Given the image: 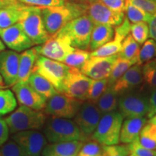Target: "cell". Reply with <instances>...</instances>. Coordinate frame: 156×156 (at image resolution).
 <instances>
[{
	"label": "cell",
	"mask_w": 156,
	"mask_h": 156,
	"mask_svg": "<svg viewBox=\"0 0 156 156\" xmlns=\"http://www.w3.org/2000/svg\"><path fill=\"white\" fill-rule=\"evenodd\" d=\"M40 8L45 28L50 36L73 19L84 15L81 5L77 3L66 2L62 5Z\"/></svg>",
	"instance_id": "1"
},
{
	"label": "cell",
	"mask_w": 156,
	"mask_h": 156,
	"mask_svg": "<svg viewBox=\"0 0 156 156\" xmlns=\"http://www.w3.org/2000/svg\"><path fill=\"white\" fill-rule=\"evenodd\" d=\"M44 126V136L50 143L87 140L76 123L69 119L51 116L46 120Z\"/></svg>",
	"instance_id": "2"
},
{
	"label": "cell",
	"mask_w": 156,
	"mask_h": 156,
	"mask_svg": "<svg viewBox=\"0 0 156 156\" xmlns=\"http://www.w3.org/2000/svg\"><path fill=\"white\" fill-rule=\"evenodd\" d=\"M44 112L35 110L29 107L20 106L10 115L5 119L9 127V132L26 130H36L44 127L46 116Z\"/></svg>",
	"instance_id": "3"
},
{
	"label": "cell",
	"mask_w": 156,
	"mask_h": 156,
	"mask_svg": "<svg viewBox=\"0 0 156 156\" xmlns=\"http://www.w3.org/2000/svg\"><path fill=\"white\" fill-rule=\"evenodd\" d=\"M18 23L34 46L44 44L50 37L45 28L40 7L25 5Z\"/></svg>",
	"instance_id": "4"
},
{
	"label": "cell",
	"mask_w": 156,
	"mask_h": 156,
	"mask_svg": "<svg viewBox=\"0 0 156 156\" xmlns=\"http://www.w3.org/2000/svg\"><path fill=\"white\" fill-rule=\"evenodd\" d=\"M93 26L94 23L90 17L83 15L68 23L58 33L65 36L73 48L87 50L89 48Z\"/></svg>",
	"instance_id": "5"
},
{
	"label": "cell",
	"mask_w": 156,
	"mask_h": 156,
	"mask_svg": "<svg viewBox=\"0 0 156 156\" xmlns=\"http://www.w3.org/2000/svg\"><path fill=\"white\" fill-rule=\"evenodd\" d=\"M123 119L124 117L119 112L114 111L103 114L92 134V139L101 145L119 144Z\"/></svg>",
	"instance_id": "6"
},
{
	"label": "cell",
	"mask_w": 156,
	"mask_h": 156,
	"mask_svg": "<svg viewBox=\"0 0 156 156\" xmlns=\"http://www.w3.org/2000/svg\"><path fill=\"white\" fill-rule=\"evenodd\" d=\"M83 14L90 17L94 24H104L112 26H118L123 22L124 12L115 11L110 9L101 0H85L80 4Z\"/></svg>",
	"instance_id": "7"
},
{
	"label": "cell",
	"mask_w": 156,
	"mask_h": 156,
	"mask_svg": "<svg viewBox=\"0 0 156 156\" xmlns=\"http://www.w3.org/2000/svg\"><path fill=\"white\" fill-rule=\"evenodd\" d=\"M149 96L147 93L135 90L120 95L118 107L125 119L146 116L149 108Z\"/></svg>",
	"instance_id": "8"
},
{
	"label": "cell",
	"mask_w": 156,
	"mask_h": 156,
	"mask_svg": "<svg viewBox=\"0 0 156 156\" xmlns=\"http://www.w3.org/2000/svg\"><path fill=\"white\" fill-rule=\"evenodd\" d=\"M69 67L63 62L39 55L36 58L33 73H36L48 80L58 92L62 93V84Z\"/></svg>",
	"instance_id": "9"
},
{
	"label": "cell",
	"mask_w": 156,
	"mask_h": 156,
	"mask_svg": "<svg viewBox=\"0 0 156 156\" xmlns=\"http://www.w3.org/2000/svg\"><path fill=\"white\" fill-rule=\"evenodd\" d=\"M83 101L57 92L47 99L44 113L51 116L73 119L75 116Z\"/></svg>",
	"instance_id": "10"
},
{
	"label": "cell",
	"mask_w": 156,
	"mask_h": 156,
	"mask_svg": "<svg viewBox=\"0 0 156 156\" xmlns=\"http://www.w3.org/2000/svg\"><path fill=\"white\" fill-rule=\"evenodd\" d=\"M93 79L87 77L77 68L69 67L62 84V93L82 101L87 100V95Z\"/></svg>",
	"instance_id": "11"
},
{
	"label": "cell",
	"mask_w": 156,
	"mask_h": 156,
	"mask_svg": "<svg viewBox=\"0 0 156 156\" xmlns=\"http://www.w3.org/2000/svg\"><path fill=\"white\" fill-rule=\"evenodd\" d=\"M34 48L39 55L61 62H63L70 52L75 50V48L70 45L69 40L58 32L51 36L44 44L38 45Z\"/></svg>",
	"instance_id": "12"
},
{
	"label": "cell",
	"mask_w": 156,
	"mask_h": 156,
	"mask_svg": "<svg viewBox=\"0 0 156 156\" xmlns=\"http://www.w3.org/2000/svg\"><path fill=\"white\" fill-rule=\"evenodd\" d=\"M103 114L96 104L87 101L83 102L74 117V122L82 132L88 137L96 129Z\"/></svg>",
	"instance_id": "13"
},
{
	"label": "cell",
	"mask_w": 156,
	"mask_h": 156,
	"mask_svg": "<svg viewBox=\"0 0 156 156\" xmlns=\"http://www.w3.org/2000/svg\"><path fill=\"white\" fill-rule=\"evenodd\" d=\"M12 139L20 146L26 156H40L48 142L44 134L36 130L16 132Z\"/></svg>",
	"instance_id": "14"
},
{
	"label": "cell",
	"mask_w": 156,
	"mask_h": 156,
	"mask_svg": "<svg viewBox=\"0 0 156 156\" xmlns=\"http://www.w3.org/2000/svg\"><path fill=\"white\" fill-rule=\"evenodd\" d=\"M117 58L118 54L109 56H90L80 70L93 80L108 78Z\"/></svg>",
	"instance_id": "15"
},
{
	"label": "cell",
	"mask_w": 156,
	"mask_h": 156,
	"mask_svg": "<svg viewBox=\"0 0 156 156\" xmlns=\"http://www.w3.org/2000/svg\"><path fill=\"white\" fill-rule=\"evenodd\" d=\"M0 38L7 47L16 52H23L34 46L19 23L0 28Z\"/></svg>",
	"instance_id": "16"
},
{
	"label": "cell",
	"mask_w": 156,
	"mask_h": 156,
	"mask_svg": "<svg viewBox=\"0 0 156 156\" xmlns=\"http://www.w3.org/2000/svg\"><path fill=\"white\" fill-rule=\"evenodd\" d=\"M12 89L21 106L38 111H41L46 106L47 99L37 93L28 82L15 83Z\"/></svg>",
	"instance_id": "17"
},
{
	"label": "cell",
	"mask_w": 156,
	"mask_h": 156,
	"mask_svg": "<svg viewBox=\"0 0 156 156\" xmlns=\"http://www.w3.org/2000/svg\"><path fill=\"white\" fill-rule=\"evenodd\" d=\"M20 54L12 50L0 52V75L5 86L12 87L17 80Z\"/></svg>",
	"instance_id": "18"
},
{
	"label": "cell",
	"mask_w": 156,
	"mask_h": 156,
	"mask_svg": "<svg viewBox=\"0 0 156 156\" xmlns=\"http://www.w3.org/2000/svg\"><path fill=\"white\" fill-rule=\"evenodd\" d=\"M143 81L142 66L135 64L129 68L127 71L112 85L118 95L133 90Z\"/></svg>",
	"instance_id": "19"
},
{
	"label": "cell",
	"mask_w": 156,
	"mask_h": 156,
	"mask_svg": "<svg viewBox=\"0 0 156 156\" xmlns=\"http://www.w3.org/2000/svg\"><path fill=\"white\" fill-rule=\"evenodd\" d=\"M83 144L78 140L50 143L45 146L41 153L43 156H77Z\"/></svg>",
	"instance_id": "20"
},
{
	"label": "cell",
	"mask_w": 156,
	"mask_h": 156,
	"mask_svg": "<svg viewBox=\"0 0 156 156\" xmlns=\"http://www.w3.org/2000/svg\"><path fill=\"white\" fill-rule=\"evenodd\" d=\"M147 119L145 117H134L126 119L122 123L121 129L119 142L124 144H129L139 137L142 127L146 124Z\"/></svg>",
	"instance_id": "21"
},
{
	"label": "cell",
	"mask_w": 156,
	"mask_h": 156,
	"mask_svg": "<svg viewBox=\"0 0 156 156\" xmlns=\"http://www.w3.org/2000/svg\"><path fill=\"white\" fill-rule=\"evenodd\" d=\"M38 56V54L34 48H28L20 54L17 83L28 82L29 77L34 71L35 63Z\"/></svg>",
	"instance_id": "22"
},
{
	"label": "cell",
	"mask_w": 156,
	"mask_h": 156,
	"mask_svg": "<svg viewBox=\"0 0 156 156\" xmlns=\"http://www.w3.org/2000/svg\"><path fill=\"white\" fill-rule=\"evenodd\" d=\"M114 29L113 26L104 24H94L92 30L89 48L91 51L113 40Z\"/></svg>",
	"instance_id": "23"
},
{
	"label": "cell",
	"mask_w": 156,
	"mask_h": 156,
	"mask_svg": "<svg viewBox=\"0 0 156 156\" xmlns=\"http://www.w3.org/2000/svg\"><path fill=\"white\" fill-rule=\"evenodd\" d=\"M25 5L15 2L0 7V28H6L19 22L21 9Z\"/></svg>",
	"instance_id": "24"
},
{
	"label": "cell",
	"mask_w": 156,
	"mask_h": 156,
	"mask_svg": "<svg viewBox=\"0 0 156 156\" xmlns=\"http://www.w3.org/2000/svg\"><path fill=\"white\" fill-rule=\"evenodd\" d=\"M28 83L37 93L46 98V99L49 98L58 92L48 80L36 73L31 74Z\"/></svg>",
	"instance_id": "25"
},
{
	"label": "cell",
	"mask_w": 156,
	"mask_h": 156,
	"mask_svg": "<svg viewBox=\"0 0 156 156\" xmlns=\"http://www.w3.org/2000/svg\"><path fill=\"white\" fill-rule=\"evenodd\" d=\"M118 94L112 86H108L96 103V106L102 114L114 112L118 107Z\"/></svg>",
	"instance_id": "26"
},
{
	"label": "cell",
	"mask_w": 156,
	"mask_h": 156,
	"mask_svg": "<svg viewBox=\"0 0 156 156\" xmlns=\"http://www.w3.org/2000/svg\"><path fill=\"white\" fill-rule=\"evenodd\" d=\"M140 50V44L129 34L122 43V48L118 53V56L124 59L129 60L135 64L137 63Z\"/></svg>",
	"instance_id": "27"
},
{
	"label": "cell",
	"mask_w": 156,
	"mask_h": 156,
	"mask_svg": "<svg viewBox=\"0 0 156 156\" xmlns=\"http://www.w3.org/2000/svg\"><path fill=\"white\" fill-rule=\"evenodd\" d=\"M139 138L143 147L156 151V124L150 123L145 124L140 132Z\"/></svg>",
	"instance_id": "28"
},
{
	"label": "cell",
	"mask_w": 156,
	"mask_h": 156,
	"mask_svg": "<svg viewBox=\"0 0 156 156\" xmlns=\"http://www.w3.org/2000/svg\"><path fill=\"white\" fill-rule=\"evenodd\" d=\"M133 62L129 60L124 59V58L119 57L116 58L111 73L108 77V86H112L114 85L117 80H119L124 73L127 71L129 68L134 65Z\"/></svg>",
	"instance_id": "29"
},
{
	"label": "cell",
	"mask_w": 156,
	"mask_h": 156,
	"mask_svg": "<svg viewBox=\"0 0 156 156\" xmlns=\"http://www.w3.org/2000/svg\"><path fill=\"white\" fill-rule=\"evenodd\" d=\"M90 56V53L87 50L75 48L73 51L70 52L64 59L63 63L69 67L80 69L82 66Z\"/></svg>",
	"instance_id": "30"
},
{
	"label": "cell",
	"mask_w": 156,
	"mask_h": 156,
	"mask_svg": "<svg viewBox=\"0 0 156 156\" xmlns=\"http://www.w3.org/2000/svg\"><path fill=\"white\" fill-rule=\"evenodd\" d=\"M17 106V100L10 90L0 89V115L9 114Z\"/></svg>",
	"instance_id": "31"
},
{
	"label": "cell",
	"mask_w": 156,
	"mask_h": 156,
	"mask_svg": "<svg viewBox=\"0 0 156 156\" xmlns=\"http://www.w3.org/2000/svg\"><path fill=\"white\" fill-rule=\"evenodd\" d=\"M122 43L119 39L114 38L111 41L91 51L90 56H109L117 54L122 48Z\"/></svg>",
	"instance_id": "32"
},
{
	"label": "cell",
	"mask_w": 156,
	"mask_h": 156,
	"mask_svg": "<svg viewBox=\"0 0 156 156\" xmlns=\"http://www.w3.org/2000/svg\"><path fill=\"white\" fill-rule=\"evenodd\" d=\"M124 13H126V18L132 23L139 22L148 23L153 15L129 4H125Z\"/></svg>",
	"instance_id": "33"
},
{
	"label": "cell",
	"mask_w": 156,
	"mask_h": 156,
	"mask_svg": "<svg viewBox=\"0 0 156 156\" xmlns=\"http://www.w3.org/2000/svg\"><path fill=\"white\" fill-rule=\"evenodd\" d=\"M108 87V78L93 80L87 95V100L96 104L98 100Z\"/></svg>",
	"instance_id": "34"
},
{
	"label": "cell",
	"mask_w": 156,
	"mask_h": 156,
	"mask_svg": "<svg viewBox=\"0 0 156 156\" xmlns=\"http://www.w3.org/2000/svg\"><path fill=\"white\" fill-rule=\"evenodd\" d=\"M155 58H156V42L152 38L147 39L143 44L141 49L140 50L138 61L136 64L142 65Z\"/></svg>",
	"instance_id": "35"
},
{
	"label": "cell",
	"mask_w": 156,
	"mask_h": 156,
	"mask_svg": "<svg viewBox=\"0 0 156 156\" xmlns=\"http://www.w3.org/2000/svg\"><path fill=\"white\" fill-rule=\"evenodd\" d=\"M131 36L140 45L143 44L149 38V27L145 22H139L131 25Z\"/></svg>",
	"instance_id": "36"
},
{
	"label": "cell",
	"mask_w": 156,
	"mask_h": 156,
	"mask_svg": "<svg viewBox=\"0 0 156 156\" xmlns=\"http://www.w3.org/2000/svg\"><path fill=\"white\" fill-rule=\"evenodd\" d=\"M142 69L145 83L152 90L156 89V58L145 63Z\"/></svg>",
	"instance_id": "37"
},
{
	"label": "cell",
	"mask_w": 156,
	"mask_h": 156,
	"mask_svg": "<svg viewBox=\"0 0 156 156\" xmlns=\"http://www.w3.org/2000/svg\"><path fill=\"white\" fill-rule=\"evenodd\" d=\"M103 154V145L96 141L83 144L77 156H99Z\"/></svg>",
	"instance_id": "38"
},
{
	"label": "cell",
	"mask_w": 156,
	"mask_h": 156,
	"mask_svg": "<svg viewBox=\"0 0 156 156\" xmlns=\"http://www.w3.org/2000/svg\"><path fill=\"white\" fill-rule=\"evenodd\" d=\"M0 156H26L24 151L14 140H11L0 147Z\"/></svg>",
	"instance_id": "39"
},
{
	"label": "cell",
	"mask_w": 156,
	"mask_h": 156,
	"mask_svg": "<svg viewBox=\"0 0 156 156\" xmlns=\"http://www.w3.org/2000/svg\"><path fill=\"white\" fill-rule=\"evenodd\" d=\"M103 156H129L130 155L127 145H103Z\"/></svg>",
	"instance_id": "40"
},
{
	"label": "cell",
	"mask_w": 156,
	"mask_h": 156,
	"mask_svg": "<svg viewBox=\"0 0 156 156\" xmlns=\"http://www.w3.org/2000/svg\"><path fill=\"white\" fill-rule=\"evenodd\" d=\"M128 147L131 155L136 156H156V151L147 149L143 147L140 142V138L137 137L128 144Z\"/></svg>",
	"instance_id": "41"
},
{
	"label": "cell",
	"mask_w": 156,
	"mask_h": 156,
	"mask_svg": "<svg viewBox=\"0 0 156 156\" xmlns=\"http://www.w3.org/2000/svg\"><path fill=\"white\" fill-rule=\"evenodd\" d=\"M16 1L23 5L38 7L62 5L66 3L64 0H16Z\"/></svg>",
	"instance_id": "42"
},
{
	"label": "cell",
	"mask_w": 156,
	"mask_h": 156,
	"mask_svg": "<svg viewBox=\"0 0 156 156\" xmlns=\"http://www.w3.org/2000/svg\"><path fill=\"white\" fill-rule=\"evenodd\" d=\"M125 4H129L151 14L156 12V2L151 0H126Z\"/></svg>",
	"instance_id": "43"
},
{
	"label": "cell",
	"mask_w": 156,
	"mask_h": 156,
	"mask_svg": "<svg viewBox=\"0 0 156 156\" xmlns=\"http://www.w3.org/2000/svg\"><path fill=\"white\" fill-rule=\"evenodd\" d=\"M131 24L129 20L126 17H124L123 22L119 25L116 26V28L114 29V38H116L123 41V40L129 34Z\"/></svg>",
	"instance_id": "44"
},
{
	"label": "cell",
	"mask_w": 156,
	"mask_h": 156,
	"mask_svg": "<svg viewBox=\"0 0 156 156\" xmlns=\"http://www.w3.org/2000/svg\"><path fill=\"white\" fill-rule=\"evenodd\" d=\"M107 7L115 11L124 12L126 0H101Z\"/></svg>",
	"instance_id": "45"
},
{
	"label": "cell",
	"mask_w": 156,
	"mask_h": 156,
	"mask_svg": "<svg viewBox=\"0 0 156 156\" xmlns=\"http://www.w3.org/2000/svg\"><path fill=\"white\" fill-rule=\"evenodd\" d=\"M9 130L5 119L0 115V147L3 145L9 138Z\"/></svg>",
	"instance_id": "46"
},
{
	"label": "cell",
	"mask_w": 156,
	"mask_h": 156,
	"mask_svg": "<svg viewBox=\"0 0 156 156\" xmlns=\"http://www.w3.org/2000/svg\"><path fill=\"white\" fill-rule=\"evenodd\" d=\"M156 114V89L152 90L149 96V108L147 114V118L151 119Z\"/></svg>",
	"instance_id": "47"
},
{
	"label": "cell",
	"mask_w": 156,
	"mask_h": 156,
	"mask_svg": "<svg viewBox=\"0 0 156 156\" xmlns=\"http://www.w3.org/2000/svg\"><path fill=\"white\" fill-rule=\"evenodd\" d=\"M149 27V37L156 42V12L152 15L151 18L148 22Z\"/></svg>",
	"instance_id": "48"
},
{
	"label": "cell",
	"mask_w": 156,
	"mask_h": 156,
	"mask_svg": "<svg viewBox=\"0 0 156 156\" xmlns=\"http://www.w3.org/2000/svg\"><path fill=\"white\" fill-rule=\"evenodd\" d=\"M65 2H73L77 4H83L85 2V0H64Z\"/></svg>",
	"instance_id": "49"
},
{
	"label": "cell",
	"mask_w": 156,
	"mask_h": 156,
	"mask_svg": "<svg viewBox=\"0 0 156 156\" xmlns=\"http://www.w3.org/2000/svg\"><path fill=\"white\" fill-rule=\"evenodd\" d=\"M148 123L153 124H156V114H155L153 117H151V118L150 119V120L148 121Z\"/></svg>",
	"instance_id": "50"
},
{
	"label": "cell",
	"mask_w": 156,
	"mask_h": 156,
	"mask_svg": "<svg viewBox=\"0 0 156 156\" xmlns=\"http://www.w3.org/2000/svg\"><path fill=\"white\" fill-rule=\"evenodd\" d=\"M6 86L5 85V83H4L3 81V79L2 77V76L0 75V89H4L5 88Z\"/></svg>",
	"instance_id": "51"
},
{
	"label": "cell",
	"mask_w": 156,
	"mask_h": 156,
	"mask_svg": "<svg viewBox=\"0 0 156 156\" xmlns=\"http://www.w3.org/2000/svg\"><path fill=\"white\" fill-rule=\"evenodd\" d=\"M4 50H5V45L2 42V41L1 40V38H0V52Z\"/></svg>",
	"instance_id": "52"
},
{
	"label": "cell",
	"mask_w": 156,
	"mask_h": 156,
	"mask_svg": "<svg viewBox=\"0 0 156 156\" xmlns=\"http://www.w3.org/2000/svg\"><path fill=\"white\" fill-rule=\"evenodd\" d=\"M129 156H136V155H131V154H130V155H129Z\"/></svg>",
	"instance_id": "53"
},
{
	"label": "cell",
	"mask_w": 156,
	"mask_h": 156,
	"mask_svg": "<svg viewBox=\"0 0 156 156\" xmlns=\"http://www.w3.org/2000/svg\"><path fill=\"white\" fill-rule=\"evenodd\" d=\"M151 1H153V2H156V0H151Z\"/></svg>",
	"instance_id": "54"
},
{
	"label": "cell",
	"mask_w": 156,
	"mask_h": 156,
	"mask_svg": "<svg viewBox=\"0 0 156 156\" xmlns=\"http://www.w3.org/2000/svg\"><path fill=\"white\" fill-rule=\"evenodd\" d=\"M99 156H103V155H99Z\"/></svg>",
	"instance_id": "55"
}]
</instances>
